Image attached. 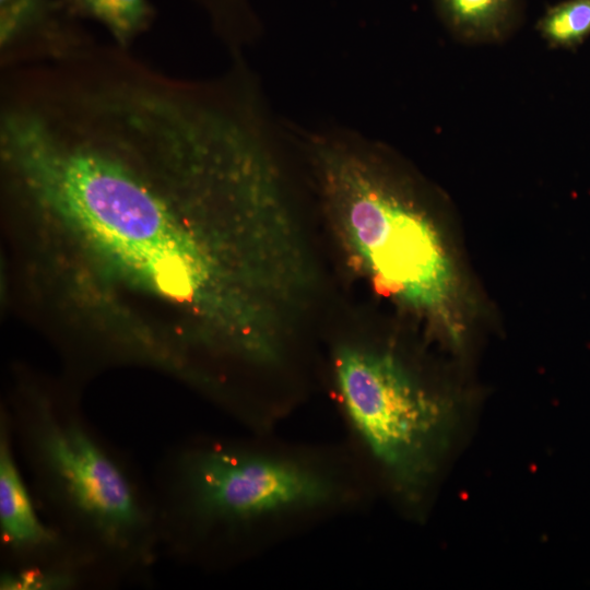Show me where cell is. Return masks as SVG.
Returning <instances> with one entry per match:
<instances>
[{"label":"cell","instance_id":"1","mask_svg":"<svg viewBox=\"0 0 590 590\" xmlns=\"http://www.w3.org/2000/svg\"><path fill=\"white\" fill-rule=\"evenodd\" d=\"M309 146L322 208L347 263L380 295L446 318L452 266L413 187L371 145L321 137Z\"/></svg>","mask_w":590,"mask_h":590},{"label":"cell","instance_id":"2","mask_svg":"<svg viewBox=\"0 0 590 590\" xmlns=\"http://www.w3.org/2000/svg\"><path fill=\"white\" fill-rule=\"evenodd\" d=\"M362 483L351 449L268 439L201 447L181 470L185 505L199 528L250 535L267 546L356 509Z\"/></svg>","mask_w":590,"mask_h":590},{"label":"cell","instance_id":"3","mask_svg":"<svg viewBox=\"0 0 590 590\" xmlns=\"http://www.w3.org/2000/svg\"><path fill=\"white\" fill-rule=\"evenodd\" d=\"M332 392L351 450L408 503L426 489L448 438L451 410L392 351L339 343L330 357Z\"/></svg>","mask_w":590,"mask_h":590},{"label":"cell","instance_id":"4","mask_svg":"<svg viewBox=\"0 0 590 590\" xmlns=\"http://www.w3.org/2000/svg\"><path fill=\"white\" fill-rule=\"evenodd\" d=\"M43 462L72 506L115 543L125 542L143 522L127 477L80 427L43 417L37 427Z\"/></svg>","mask_w":590,"mask_h":590},{"label":"cell","instance_id":"5","mask_svg":"<svg viewBox=\"0 0 590 590\" xmlns=\"http://www.w3.org/2000/svg\"><path fill=\"white\" fill-rule=\"evenodd\" d=\"M448 32L464 44L506 40L522 20V0H434Z\"/></svg>","mask_w":590,"mask_h":590},{"label":"cell","instance_id":"6","mask_svg":"<svg viewBox=\"0 0 590 590\" xmlns=\"http://www.w3.org/2000/svg\"><path fill=\"white\" fill-rule=\"evenodd\" d=\"M0 527L4 540L17 548L31 550L52 541L51 532L37 518L3 435L0 442Z\"/></svg>","mask_w":590,"mask_h":590},{"label":"cell","instance_id":"7","mask_svg":"<svg viewBox=\"0 0 590 590\" xmlns=\"http://www.w3.org/2000/svg\"><path fill=\"white\" fill-rule=\"evenodd\" d=\"M536 31L551 48H577L590 36V0H563L548 7Z\"/></svg>","mask_w":590,"mask_h":590},{"label":"cell","instance_id":"8","mask_svg":"<svg viewBox=\"0 0 590 590\" xmlns=\"http://www.w3.org/2000/svg\"><path fill=\"white\" fill-rule=\"evenodd\" d=\"M84 10L103 23L117 45L127 47L146 24L145 0H81Z\"/></svg>","mask_w":590,"mask_h":590},{"label":"cell","instance_id":"9","mask_svg":"<svg viewBox=\"0 0 590 590\" xmlns=\"http://www.w3.org/2000/svg\"><path fill=\"white\" fill-rule=\"evenodd\" d=\"M0 1H1V7H3V5H5V4H8V3H9L10 1H12V0H0Z\"/></svg>","mask_w":590,"mask_h":590}]
</instances>
